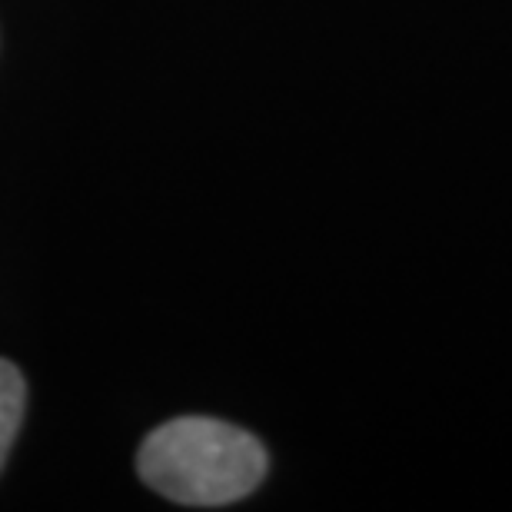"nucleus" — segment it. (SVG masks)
I'll use <instances>...</instances> for the list:
<instances>
[{
  "label": "nucleus",
  "mask_w": 512,
  "mask_h": 512,
  "mask_svg": "<svg viewBox=\"0 0 512 512\" xmlns=\"http://www.w3.org/2000/svg\"><path fill=\"white\" fill-rule=\"evenodd\" d=\"M140 479L177 506L217 509L250 496L266 476V449L247 429L180 416L143 439Z\"/></svg>",
  "instance_id": "obj_1"
},
{
  "label": "nucleus",
  "mask_w": 512,
  "mask_h": 512,
  "mask_svg": "<svg viewBox=\"0 0 512 512\" xmlns=\"http://www.w3.org/2000/svg\"><path fill=\"white\" fill-rule=\"evenodd\" d=\"M27 406V389L24 376L17 373L14 363L0 360V469H4L10 446L20 433V419H24Z\"/></svg>",
  "instance_id": "obj_2"
}]
</instances>
